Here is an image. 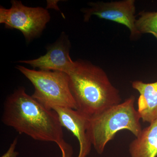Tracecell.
<instances>
[{
  "label": "cell",
  "mask_w": 157,
  "mask_h": 157,
  "mask_svg": "<svg viewBox=\"0 0 157 157\" xmlns=\"http://www.w3.org/2000/svg\"><path fill=\"white\" fill-rule=\"evenodd\" d=\"M2 121L20 134L36 140L55 142L63 141V128L56 113L48 109L20 87L4 103Z\"/></svg>",
  "instance_id": "6da1fadb"
},
{
  "label": "cell",
  "mask_w": 157,
  "mask_h": 157,
  "mask_svg": "<svg viewBox=\"0 0 157 157\" xmlns=\"http://www.w3.org/2000/svg\"><path fill=\"white\" fill-rule=\"evenodd\" d=\"M67 74L76 110L88 118L122 102L119 91L106 72L90 62L74 61L73 68Z\"/></svg>",
  "instance_id": "7a4b0ae2"
},
{
  "label": "cell",
  "mask_w": 157,
  "mask_h": 157,
  "mask_svg": "<svg viewBox=\"0 0 157 157\" xmlns=\"http://www.w3.org/2000/svg\"><path fill=\"white\" fill-rule=\"evenodd\" d=\"M135 96H131L120 104L89 118L87 135L98 154H102L107 143L121 130H128L136 137L140 134L141 119L135 109Z\"/></svg>",
  "instance_id": "3957f363"
},
{
  "label": "cell",
  "mask_w": 157,
  "mask_h": 157,
  "mask_svg": "<svg viewBox=\"0 0 157 157\" xmlns=\"http://www.w3.org/2000/svg\"><path fill=\"white\" fill-rule=\"evenodd\" d=\"M16 68L32 82L35 88L32 97L44 107L50 109L54 107L77 109L67 73L59 71H36L21 66Z\"/></svg>",
  "instance_id": "277c9868"
},
{
  "label": "cell",
  "mask_w": 157,
  "mask_h": 157,
  "mask_svg": "<svg viewBox=\"0 0 157 157\" xmlns=\"http://www.w3.org/2000/svg\"><path fill=\"white\" fill-rule=\"evenodd\" d=\"M11 3L9 9L0 7V23L4 24L6 28L21 31L27 42L39 36L50 20L48 10L27 7L17 0Z\"/></svg>",
  "instance_id": "5b68a950"
},
{
  "label": "cell",
  "mask_w": 157,
  "mask_h": 157,
  "mask_svg": "<svg viewBox=\"0 0 157 157\" xmlns=\"http://www.w3.org/2000/svg\"><path fill=\"white\" fill-rule=\"evenodd\" d=\"M90 8L82 9L84 21H88L93 15L123 25L129 29L132 40L141 36L135 26L136 16L135 0H123L114 2H97L89 3Z\"/></svg>",
  "instance_id": "8992f818"
},
{
  "label": "cell",
  "mask_w": 157,
  "mask_h": 157,
  "mask_svg": "<svg viewBox=\"0 0 157 157\" xmlns=\"http://www.w3.org/2000/svg\"><path fill=\"white\" fill-rule=\"evenodd\" d=\"M70 46L67 36L63 33L55 43L47 48V52L44 55L34 59L18 62L42 71H59L67 73L74 64L70 56Z\"/></svg>",
  "instance_id": "52a82bcc"
},
{
  "label": "cell",
  "mask_w": 157,
  "mask_h": 157,
  "mask_svg": "<svg viewBox=\"0 0 157 157\" xmlns=\"http://www.w3.org/2000/svg\"><path fill=\"white\" fill-rule=\"evenodd\" d=\"M52 109L56 113L62 127L70 131L78 139L79 151L77 157H87L92 145L87 133L89 118L71 108L54 107Z\"/></svg>",
  "instance_id": "ba28073f"
},
{
  "label": "cell",
  "mask_w": 157,
  "mask_h": 157,
  "mask_svg": "<svg viewBox=\"0 0 157 157\" xmlns=\"http://www.w3.org/2000/svg\"><path fill=\"white\" fill-rule=\"evenodd\" d=\"M132 85L140 94L137 110L140 119L144 122L151 123L157 119V81L146 83L135 80Z\"/></svg>",
  "instance_id": "9c48e42d"
},
{
  "label": "cell",
  "mask_w": 157,
  "mask_h": 157,
  "mask_svg": "<svg viewBox=\"0 0 157 157\" xmlns=\"http://www.w3.org/2000/svg\"><path fill=\"white\" fill-rule=\"evenodd\" d=\"M129 151L131 157L157 156V119L132 140Z\"/></svg>",
  "instance_id": "30bf717a"
},
{
  "label": "cell",
  "mask_w": 157,
  "mask_h": 157,
  "mask_svg": "<svg viewBox=\"0 0 157 157\" xmlns=\"http://www.w3.org/2000/svg\"><path fill=\"white\" fill-rule=\"evenodd\" d=\"M135 21V26L141 35L151 34L157 40V11H140Z\"/></svg>",
  "instance_id": "8fae6325"
},
{
  "label": "cell",
  "mask_w": 157,
  "mask_h": 157,
  "mask_svg": "<svg viewBox=\"0 0 157 157\" xmlns=\"http://www.w3.org/2000/svg\"><path fill=\"white\" fill-rule=\"evenodd\" d=\"M58 145L61 151L62 157H73V149L70 144L64 140Z\"/></svg>",
  "instance_id": "7c38bea8"
},
{
  "label": "cell",
  "mask_w": 157,
  "mask_h": 157,
  "mask_svg": "<svg viewBox=\"0 0 157 157\" xmlns=\"http://www.w3.org/2000/svg\"><path fill=\"white\" fill-rule=\"evenodd\" d=\"M17 142V138L16 137L11 144L9 149L1 157H17L19 153L15 151V148Z\"/></svg>",
  "instance_id": "4fadbf2b"
}]
</instances>
